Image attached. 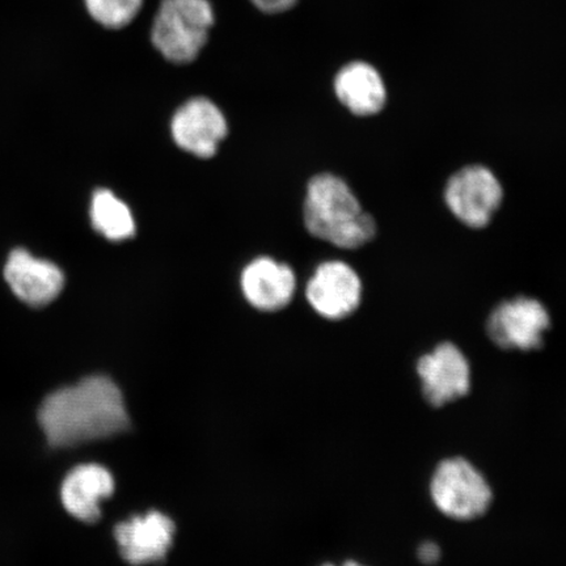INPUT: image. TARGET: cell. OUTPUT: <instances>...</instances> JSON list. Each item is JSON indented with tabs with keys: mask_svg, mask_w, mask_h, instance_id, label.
<instances>
[{
	"mask_svg": "<svg viewBox=\"0 0 566 566\" xmlns=\"http://www.w3.org/2000/svg\"><path fill=\"white\" fill-rule=\"evenodd\" d=\"M39 422L53 448H74L123 433L130 419L115 381L92 375L49 395L40 407Z\"/></svg>",
	"mask_w": 566,
	"mask_h": 566,
	"instance_id": "cell-1",
	"label": "cell"
},
{
	"mask_svg": "<svg viewBox=\"0 0 566 566\" xmlns=\"http://www.w3.org/2000/svg\"><path fill=\"white\" fill-rule=\"evenodd\" d=\"M311 235L344 250H357L377 235V222L364 211L348 184L331 174L313 177L304 201Z\"/></svg>",
	"mask_w": 566,
	"mask_h": 566,
	"instance_id": "cell-2",
	"label": "cell"
},
{
	"mask_svg": "<svg viewBox=\"0 0 566 566\" xmlns=\"http://www.w3.org/2000/svg\"><path fill=\"white\" fill-rule=\"evenodd\" d=\"M214 12L208 0H163L154 20L155 48L174 63H189L207 44Z\"/></svg>",
	"mask_w": 566,
	"mask_h": 566,
	"instance_id": "cell-3",
	"label": "cell"
},
{
	"mask_svg": "<svg viewBox=\"0 0 566 566\" xmlns=\"http://www.w3.org/2000/svg\"><path fill=\"white\" fill-rule=\"evenodd\" d=\"M430 492L438 511L458 521L479 518L493 499L483 473L464 458H450L438 464Z\"/></svg>",
	"mask_w": 566,
	"mask_h": 566,
	"instance_id": "cell-4",
	"label": "cell"
},
{
	"mask_svg": "<svg viewBox=\"0 0 566 566\" xmlns=\"http://www.w3.org/2000/svg\"><path fill=\"white\" fill-rule=\"evenodd\" d=\"M504 200V189L490 168L473 165L459 169L446 184L444 202L458 221L484 229Z\"/></svg>",
	"mask_w": 566,
	"mask_h": 566,
	"instance_id": "cell-5",
	"label": "cell"
},
{
	"mask_svg": "<svg viewBox=\"0 0 566 566\" xmlns=\"http://www.w3.org/2000/svg\"><path fill=\"white\" fill-rule=\"evenodd\" d=\"M551 327L546 307L528 296H516L499 304L486 322L488 336L502 349L522 352L542 348Z\"/></svg>",
	"mask_w": 566,
	"mask_h": 566,
	"instance_id": "cell-6",
	"label": "cell"
},
{
	"mask_svg": "<svg viewBox=\"0 0 566 566\" xmlns=\"http://www.w3.org/2000/svg\"><path fill=\"white\" fill-rule=\"evenodd\" d=\"M424 398L433 407L463 398L471 388V367L462 350L451 343L436 346L417 364Z\"/></svg>",
	"mask_w": 566,
	"mask_h": 566,
	"instance_id": "cell-7",
	"label": "cell"
},
{
	"mask_svg": "<svg viewBox=\"0 0 566 566\" xmlns=\"http://www.w3.org/2000/svg\"><path fill=\"white\" fill-rule=\"evenodd\" d=\"M175 533V522L157 511L134 515L115 527L119 554L134 566L165 560L172 547Z\"/></svg>",
	"mask_w": 566,
	"mask_h": 566,
	"instance_id": "cell-8",
	"label": "cell"
},
{
	"mask_svg": "<svg viewBox=\"0 0 566 566\" xmlns=\"http://www.w3.org/2000/svg\"><path fill=\"white\" fill-rule=\"evenodd\" d=\"M172 137L182 150L197 158L214 157L228 136V122L209 98L196 97L184 104L172 119Z\"/></svg>",
	"mask_w": 566,
	"mask_h": 566,
	"instance_id": "cell-9",
	"label": "cell"
},
{
	"mask_svg": "<svg viewBox=\"0 0 566 566\" xmlns=\"http://www.w3.org/2000/svg\"><path fill=\"white\" fill-rule=\"evenodd\" d=\"M363 296V282L343 261H328L317 268L307 286V300L318 315L329 321L348 317Z\"/></svg>",
	"mask_w": 566,
	"mask_h": 566,
	"instance_id": "cell-10",
	"label": "cell"
},
{
	"mask_svg": "<svg viewBox=\"0 0 566 566\" xmlns=\"http://www.w3.org/2000/svg\"><path fill=\"white\" fill-rule=\"evenodd\" d=\"M4 279L13 294L32 307L46 306L65 286V275L59 266L52 261L34 258L23 248L10 253Z\"/></svg>",
	"mask_w": 566,
	"mask_h": 566,
	"instance_id": "cell-11",
	"label": "cell"
},
{
	"mask_svg": "<svg viewBox=\"0 0 566 566\" xmlns=\"http://www.w3.org/2000/svg\"><path fill=\"white\" fill-rule=\"evenodd\" d=\"M115 493V479L109 470L95 463L75 467L61 488L62 504L67 513L84 523L101 520L102 501Z\"/></svg>",
	"mask_w": 566,
	"mask_h": 566,
	"instance_id": "cell-12",
	"label": "cell"
},
{
	"mask_svg": "<svg viewBox=\"0 0 566 566\" xmlns=\"http://www.w3.org/2000/svg\"><path fill=\"white\" fill-rule=\"evenodd\" d=\"M295 286L293 269L269 258L252 261L242 274L247 301L254 308L266 313L285 308L293 300Z\"/></svg>",
	"mask_w": 566,
	"mask_h": 566,
	"instance_id": "cell-13",
	"label": "cell"
},
{
	"mask_svg": "<svg viewBox=\"0 0 566 566\" xmlns=\"http://www.w3.org/2000/svg\"><path fill=\"white\" fill-rule=\"evenodd\" d=\"M338 101L356 116H374L385 108L387 91L378 71L369 63L353 62L336 76Z\"/></svg>",
	"mask_w": 566,
	"mask_h": 566,
	"instance_id": "cell-14",
	"label": "cell"
},
{
	"mask_svg": "<svg viewBox=\"0 0 566 566\" xmlns=\"http://www.w3.org/2000/svg\"><path fill=\"white\" fill-rule=\"evenodd\" d=\"M91 222L98 233L112 242H123L136 235V222L130 209L108 189H98L92 197Z\"/></svg>",
	"mask_w": 566,
	"mask_h": 566,
	"instance_id": "cell-15",
	"label": "cell"
},
{
	"mask_svg": "<svg viewBox=\"0 0 566 566\" xmlns=\"http://www.w3.org/2000/svg\"><path fill=\"white\" fill-rule=\"evenodd\" d=\"M144 0H86L90 15L111 30H118L138 15Z\"/></svg>",
	"mask_w": 566,
	"mask_h": 566,
	"instance_id": "cell-16",
	"label": "cell"
},
{
	"mask_svg": "<svg viewBox=\"0 0 566 566\" xmlns=\"http://www.w3.org/2000/svg\"><path fill=\"white\" fill-rule=\"evenodd\" d=\"M441 555L442 551L434 542H423L420 544L419 551H417V556H419L420 562L424 565L437 564L440 562Z\"/></svg>",
	"mask_w": 566,
	"mask_h": 566,
	"instance_id": "cell-17",
	"label": "cell"
},
{
	"mask_svg": "<svg viewBox=\"0 0 566 566\" xmlns=\"http://www.w3.org/2000/svg\"><path fill=\"white\" fill-rule=\"evenodd\" d=\"M259 10L266 13L285 12L296 3V0H252Z\"/></svg>",
	"mask_w": 566,
	"mask_h": 566,
	"instance_id": "cell-18",
	"label": "cell"
},
{
	"mask_svg": "<svg viewBox=\"0 0 566 566\" xmlns=\"http://www.w3.org/2000/svg\"><path fill=\"white\" fill-rule=\"evenodd\" d=\"M342 566H364L363 564H359L357 562H346Z\"/></svg>",
	"mask_w": 566,
	"mask_h": 566,
	"instance_id": "cell-19",
	"label": "cell"
},
{
	"mask_svg": "<svg viewBox=\"0 0 566 566\" xmlns=\"http://www.w3.org/2000/svg\"><path fill=\"white\" fill-rule=\"evenodd\" d=\"M322 566H336V565H334V564H324Z\"/></svg>",
	"mask_w": 566,
	"mask_h": 566,
	"instance_id": "cell-20",
	"label": "cell"
}]
</instances>
